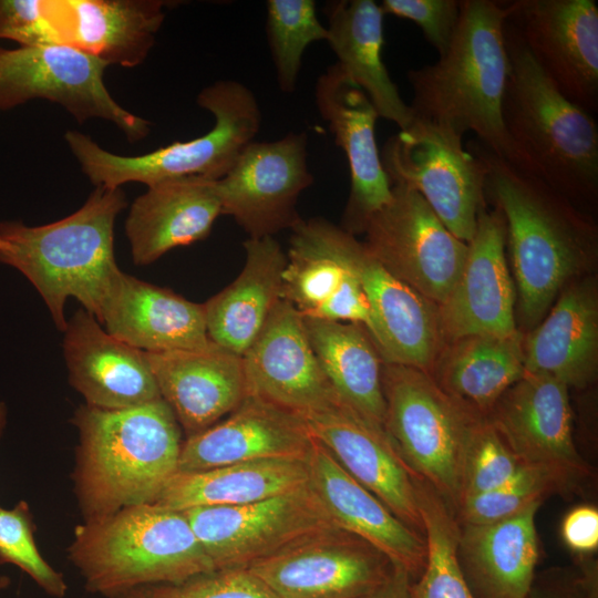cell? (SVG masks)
Listing matches in <instances>:
<instances>
[{
  "instance_id": "30",
  "label": "cell",
  "mask_w": 598,
  "mask_h": 598,
  "mask_svg": "<svg viewBox=\"0 0 598 598\" xmlns=\"http://www.w3.org/2000/svg\"><path fill=\"white\" fill-rule=\"evenodd\" d=\"M131 206L125 231L135 265L208 236L221 215L217 181L188 176L147 186Z\"/></svg>"
},
{
  "instance_id": "22",
  "label": "cell",
  "mask_w": 598,
  "mask_h": 598,
  "mask_svg": "<svg viewBox=\"0 0 598 598\" xmlns=\"http://www.w3.org/2000/svg\"><path fill=\"white\" fill-rule=\"evenodd\" d=\"M63 332L69 381L85 404L121 410L161 399L146 353L109 333L85 309L68 320Z\"/></svg>"
},
{
  "instance_id": "18",
  "label": "cell",
  "mask_w": 598,
  "mask_h": 598,
  "mask_svg": "<svg viewBox=\"0 0 598 598\" xmlns=\"http://www.w3.org/2000/svg\"><path fill=\"white\" fill-rule=\"evenodd\" d=\"M354 480L399 519L423 535L414 475L401 460L384 427L337 396L328 406L297 414Z\"/></svg>"
},
{
  "instance_id": "5",
  "label": "cell",
  "mask_w": 598,
  "mask_h": 598,
  "mask_svg": "<svg viewBox=\"0 0 598 598\" xmlns=\"http://www.w3.org/2000/svg\"><path fill=\"white\" fill-rule=\"evenodd\" d=\"M126 206L121 188L96 187L84 205L51 224L0 223V262L21 272L37 289L61 331L65 302L75 298L94 317L112 276L114 223Z\"/></svg>"
},
{
  "instance_id": "15",
  "label": "cell",
  "mask_w": 598,
  "mask_h": 598,
  "mask_svg": "<svg viewBox=\"0 0 598 598\" xmlns=\"http://www.w3.org/2000/svg\"><path fill=\"white\" fill-rule=\"evenodd\" d=\"M486 419L524 465L556 474L571 493L594 476L573 437V411L563 382L525 372Z\"/></svg>"
},
{
  "instance_id": "42",
  "label": "cell",
  "mask_w": 598,
  "mask_h": 598,
  "mask_svg": "<svg viewBox=\"0 0 598 598\" xmlns=\"http://www.w3.org/2000/svg\"><path fill=\"white\" fill-rule=\"evenodd\" d=\"M110 598H278L248 568L218 569L175 584H153Z\"/></svg>"
},
{
  "instance_id": "2",
  "label": "cell",
  "mask_w": 598,
  "mask_h": 598,
  "mask_svg": "<svg viewBox=\"0 0 598 598\" xmlns=\"http://www.w3.org/2000/svg\"><path fill=\"white\" fill-rule=\"evenodd\" d=\"M507 1L461 0L446 52L433 64L408 72L413 120L463 138L474 132L496 156L518 167L506 135L502 104L508 76L504 27Z\"/></svg>"
},
{
  "instance_id": "19",
  "label": "cell",
  "mask_w": 598,
  "mask_h": 598,
  "mask_svg": "<svg viewBox=\"0 0 598 598\" xmlns=\"http://www.w3.org/2000/svg\"><path fill=\"white\" fill-rule=\"evenodd\" d=\"M315 102L348 159L350 193L340 227L357 236L392 197L375 140L379 115L363 90L337 63L317 79Z\"/></svg>"
},
{
  "instance_id": "46",
  "label": "cell",
  "mask_w": 598,
  "mask_h": 598,
  "mask_svg": "<svg viewBox=\"0 0 598 598\" xmlns=\"http://www.w3.org/2000/svg\"><path fill=\"white\" fill-rule=\"evenodd\" d=\"M563 542L578 557L591 556L598 548V509L582 504L570 509L560 526Z\"/></svg>"
},
{
  "instance_id": "37",
  "label": "cell",
  "mask_w": 598,
  "mask_h": 598,
  "mask_svg": "<svg viewBox=\"0 0 598 598\" xmlns=\"http://www.w3.org/2000/svg\"><path fill=\"white\" fill-rule=\"evenodd\" d=\"M426 558L412 582L413 598H475L457 559L460 526L452 508L425 481L414 477Z\"/></svg>"
},
{
  "instance_id": "31",
  "label": "cell",
  "mask_w": 598,
  "mask_h": 598,
  "mask_svg": "<svg viewBox=\"0 0 598 598\" xmlns=\"http://www.w3.org/2000/svg\"><path fill=\"white\" fill-rule=\"evenodd\" d=\"M536 502L485 525L458 524L457 559L475 598H525L539 559Z\"/></svg>"
},
{
  "instance_id": "34",
  "label": "cell",
  "mask_w": 598,
  "mask_h": 598,
  "mask_svg": "<svg viewBox=\"0 0 598 598\" xmlns=\"http://www.w3.org/2000/svg\"><path fill=\"white\" fill-rule=\"evenodd\" d=\"M524 338L473 334L446 342L430 374L454 401L486 417L525 373Z\"/></svg>"
},
{
  "instance_id": "12",
  "label": "cell",
  "mask_w": 598,
  "mask_h": 598,
  "mask_svg": "<svg viewBox=\"0 0 598 598\" xmlns=\"http://www.w3.org/2000/svg\"><path fill=\"white\" fill-rule=\"evenodd\" d=\"M109 63L73 47L52 44L0 48V111L33 99L61 104L79 122H113L128 140L145 137L150 123L123 109L103 81Z\"/></svg>"
},
{
  "instance_id": "27",
  "label": "cell",
  "mask_w": 598,
  "mask_h": 598,
  "mask_svg": "<svg viewBox=\"0 0 598 598\" xmlns=\"http://www.w3.org/2000/svg\"><path fill=\"white\" fill-rule=\"evenodd\" d=\"M526 373L585 389L598 370V290L592 277L569 282L523 343Z\"/></svg>"
},
{
  "instance_id": "29",
  "label": "cell",
  "mask_w": 598,
  "mask_h": 598,
  "mask_svg": "<svg viewBox=\"0 0 598 598\" xmlns=\"http://www.w3.org/2000/svg\"><path fill=\"white\" fill-rule=\"evenodd\" d=\"M290 230L281 299L303 318L354 322L369 330L362 288L324 239L319 217L301 218Z\"/></svg>"
},
{
  "instance_id": "21",
  "label": "cell",
  "mask_w": 598,
  "mask_h": 598,
  "mask_svg": "<svg viewBox=\"0 0 598 598\" xmlns=\"http://www.w3.org/2000/svg\"><path fill=\"white\" fill-rule=\"evenodd\" d=\"M241 357L247 394L295 414L326 408L338 396L313 353L302 316L283 299Z\"/></svg>"
},
{
  "instance_id": "28",
  "label": "cell",
  "mask_w": 598,
  "mask_h": 598,
  "mask_svg": "<svg viewBox=\"0 0 598 598\" xmlns=\"http://www.w3.org/2000/svg\"><path fill=\"white\" fill-rule=\"evenodd\" d=\"M165 6L158 0H48L56 44L127 68L147 56Z\"/></svg>"
},
{
  "instance_id": "4",
  "label": "cell",
  "mask_w": 598,
  "mask_h": 598,
  "mask_svg": "<svg viewBox=\"0 0 598 598\" xmlns=\"http://www.w3.org/2000/svg\"><path fill=\"white\" fill-rule=\"evenodd\" d=\"M504 32L509 69L502 118L518 168L539 178L575 206L596 202L595 117L554 85L507 19Z\"/></svg>"
},
{
  "instance_id": "23",
  "label": "cell",
  "mask_w": 598,
  "mask_h": 598,
  "mask_svg": "<svg viewBox=\"0 0 598 598\" xmlns=\"http://www.w3.org/2000/svg\"><path fill=\"white\" fill-rule=\"evenodd\" d=\"M95 318L109 333L144 352L198 349L212 343L203 303L120 268L111 278Z\"/></svg>"
},
{
  "instance_id": "43",
  "label": "cell",
  "mask_w": 598,
  "mask_h": 598,
  "mask_svg": "<svg viewBox=\"0 0 598 598\" xmlns=\"http://www.w3.org/2000/svg\"><path fill=\"white\" fill-rule=\"evenodd\" d=\"M380 6L384 14L419 25L439 56L446 52L457 25L461 0H383Z\"/></svg>"
},
{
  "instance_id": "32",
  "label": "cell",
  "mask_w": 598,
  "mask_h": 598,
  "mask_svg": "<svg viewBox=\"0 0 598 598\" xmlns=\"http://www.w3.org/2000/svg\"><path fill=\"white\" fill-rule=\"evenodd\" d=\"M237 278L204 305L212 342L243 355L281 300L287 255L274 237L248 238Z\"/></svg>"
},
{
  "instance_id": "13",
  "label": "cell",
  "mask_w": 598,
  "mask_h": 598,
  "mask_svg": "<svg viewBox=\"0 0 598 598\" xmlns=\"http://www.w3.org/2000/svg\"><path fill=\"white\" fill-rule=\"evenodd\" d=\"M392 197L367 221L364 245L399 280L442 306L465 262L456 238L414 189L391 185Z\"/></svg>"
},
{
  "instance_id": "25",
  "label": "cell",
  "mask_w": 598,
  "mask_h": 598,
  "mask_svg": "<svg viewBox=\"0 0 598 598\" xmlns=\"http://www.w3.org/2000/svg\"><path fill=\"white\" fill-rule=\"evenodd\" d=\"M308 485L332 522L367 542L415 580L426 558L424 536L399 519L316 440L307 455Z\"/></svg>"
},
{
  "instance_id": "6",
  "label": "cell",
  "mask_w": 598,
  "mask_h": 598,
  "mask_svg": "<svg viewBox=\"0 0 598 598\" xmlns=\"http://www.w3.org/2000/svg\"><path fill=\"white\" fill-rule=\"evenodd\" d=\"M85 589L106 598L216 570L183 512L157 504L84 520L68 548Z\"/></svg>"
},
{
  "instance_id": "48",
  "label": "cell",
  "mask_w": 598,
  "mask_h": 598,
  "mask_svg": "<svg viewBox=\"0 0 598 598\" xmlns=\"http://www.w3.org/2000/svg\"><path fill=\"white\" fill-rule=\"evenodd\" d=\"M7 405L4 402L0 401V437L7 424Z\"/></svg>"
},
{
  "instance_id": "14",
  "label": "cell",
  "mask_w": 598,
  "mask_h": 598,
  "mask_svg": "<svg viewBox=\"0 0 598 598\" xmlns=\"http://www.w3.org/2000/svg\"><path fill=\"white\" fill-rule=\"evenodd\" d=\"M307 146L305 132L248 144L217 179L221 215L231 216L250 239L291 229L301 219L299 197L313 183Z\"/></svg>"
},
{
  "instance_id": "36",
  "label": "cell",
  "mask_w": 598,
  "mask_h": 598,
  "mask_svg": "<svg viewBox=\"0 0 598 598\" xmlns=\"http://www.w3.org/2000/svg\"><path fill=\"white\" fill-rule=\"evenodd\" d=\"M303 324L313 353L336 394L384 427V362L367 328L354 322L313 318H303Z\"/></svg>"
},
{
  "instance_id": "41",
  "label": "cell",
  "mask_w": 598,
  "mask_h": 598,
  "mask_svg": "<svg viewBox=\"0 0 598 598\" xmlns=\"http://www.w3.org/2000/svg\"><path fill=\"white\" fill-rule=\"evenodd\" d=\"M523 465L489 421L486 417H480L466 446L462 501L502 486Z\"/></svg>"
},
{
  "instance_id": "44",
  "label": "cell",
  "mask_w": 598,
  "mask_h": 598,
  "mask_svg": "<svg viewBox=\"0 0 598 598\" xmlns=\"http://www.w3.org/2000/svg\"><path fill=\"white\" fill-rule=\"evenodd\" d=\"M0 39L21 47L56 44L48 0H0Z\"/></svg>"
},
{
  "instance_id": "10",
  "label": "cell",
  "mask_w": 598,
  "mask_h": 598,
  "mask_svg": "<svg viewBox=\"0 0 598 598\" xmlns=\"http://www.w3.org/2000/svg\"><path fill=\"white\" fill-rule=\"evenodd\" d=\"M322 235L357 277L370 311V333L384 363L430 373L446 341L440 309L393 276L363 241L319 217Z\"/></svg>"
},
{
  "instance_id": "11",
  "label": "cell",
  "mask_w": 598,
  "mask_h": 598,
  "mask_svg": "<svg viewBox=\"0 0 598 598\" xmlns=\"http://www.w3.org/2000/svg\"><path fill=\"white\" fill-rule=\"evenodd\" d=\"M183 513L216 570L247 568L297 543L341 530L308 483L259 502Z\"/></svg>"
},
{
  "instance_id": "20",
  "label": "cell",
  "mask_w": 598,
  "mask_h": 598,
  "mask_svg": "<svg viewBox=\"0 0 598 598\" xmlns=\"http://www.w3.org/2000/svg\"><path fill=\"white\" fill-rule=\"evenodd\" d=\"M501 210H482L456 283L439 307L446 342L473 334L514 336L515 288Z\"/></svg>"
},
{
  "instance_id": "7",
  "label": "cell",
  "mask_w": 598,
  "mask_h": 598,
  "mask_svg": "<svg viewBox=\"0 0 598 598\" xmlns=\"http://www.w3.org/2000/svg\"><path fill=\"white\" fill-rule=\"evenodd\" d=\"M197 104L215 118L205 135L176 142L154 152L122 156L100 147L80 132L68 131L65 141L84 174L96 187L120 188L125 183L147 186L173 178H221L244 148L256 141L261 112L254 92L235 80H220L204 87Z\"/></svg>"
},
{
  "instance_id": "47",
  "label": "cell",
  "mask_w": 598,
  "mask_h": 598,
  "mask_svg": "<svg viewBox=\"0 0 598 598\" xmlns=\"http://www.w3.org/2000/svg\"><path fill=\"white\" fill-rule=\"evenodd\" d=\"M413 578L402 567H392L388 577L373 590L359 598H413Z\"/></svg>"
},
{
  "instance_id": "16",
  "label": "cell",
  "mask_w": 598,
  "mask_h": 598,
  "mask_svg": "<svg viewBox=\"0 0 598 598\" xmlns=\"http://www.w3.org/2000/svg\"><path fill=\"white\" fill-rule=\"evenodd\" d=\"M507 20L536 63L571 102L598 109V6L595 0L507 1Z\"/></svg>"
},
{
  "instance_id": "40",
  "label": "cell",
  "mask_w": 598,
  "mask_h": 598,
  "mask_svg": "<svg viewBox=\"0 0 598 598\" xmlns=\"http://www.w3.org/2000/svg\"><path fill=\"white\" fill-rule=\"evenodd\" d=\"M33 534L32 514L24 501L11 509L0 507V564L17 566L44 592L63 598L68 591L63 575L43 559Z\"/></svg>"
},
{
  "instance_id": "1",
  "label": "cell",
  "mask_w": 598,
  "mask_h": 598,
  "mask_svg": "<svg viewBox=\"0 0 598 598\" xmlns=\"http://www.w3.org/2000/svg\"><path fill=\"white\" fill-rule=\"evenodd\" d=\"M471 150L486 165L485 198L504 217L520 321L526 328H535L559 292L592 268L597 228L577 206L539 178L480 142Z\"/></svg>"
},
{
  "instance_id": "33",
  "label": "cell",
  "mask_w": 598,
  "mask_h": 598,
  "mask_svg": "<svg viewBox=\"0 0 598 598\" xmlns=\"http://www.w3.org/2000/svg\"><path fill=\"white\" fill-rule=\"evenodd\" d=\"M324 12L336 63L368 95L379 117L406 128L413 121L411 109L383 62L381 6L374 0H339L328 2Z\"/></svg>"
},
{
  "instance_id": "45",
  "label": "cell",
  "mask_w": 598,
  "mask_h": 598,
  "mask_svg": "<svg viewBox=\"0 0 598 598\" xmlns=\"http://www.w3.org/2000/svg\"><path fill=\"white\" fill-rule=\"evenodd\" d=\"M525 598H598V567L590 556L536 573Z\"/></svg>"
},
{
  "instance_id": "9",
  "label": "cell",
  "mask_w": 598,
  "mask_h": 598,
  "mask_svg": "<svg viewBox=\"0 0 598 598\" xmlns=\"http://www.w3.org/2000/svg\"><path fill=\"white\" fill-rule=\"evenodd\" d=\"M380 155L391 185L416 190L456 238L472 240L485 209L486 165L462 137L413 120L384 142Z\"/></svg>"
},
{
  "instance_id": "17",
  "label": "cell",
  "mask_w": 598,
  "mask_h": 598,
  "mask_svg": "<svg viewBox=\"0 0 598 598\" xmlns=\"http://www.w3.org/2000/svg\"><path fill=\"white\" fill-rule=\"evenodd\" d=\"M393 565L367 542L338 530L297 543L247 567L278 598H359Z\"/></svg>"
},
{
  "instance_id": "3",
  "label": "cell",
  "mask_w": 598,
  "mask_h": 598,
  "mask_svg": "<svg viewBox=\"0 0 598 598\" xmlns=\"http://www.w3.org/2000/svg\"><path fill=\"white\" fill-rule=\"evenodd\" d=\"M71 421L79 432L72 478L84 520L153 504L178 470L182 429L162 398L121 410L84 404Z\"/></svg>"
},
{
  "instance_id": "8",
  "label": "cell",
  "mask_w": 598,
  "mask_h": 598,
  "mask_svg": "<svg viewBox=\"0 0 598 598\" xmlns=\"http://www.w3.org/2000/svg\"><path fill=\"white\" fill-rule=\"evenodd\" d=\"M384 430L410 472L430 484L455 514L463 467L480 417L448 396L423 370L383 363Z\"/></svg>"
},
{
  "instance_id": "39",
  "label": "cell",
  "mask_w": 598,
  "mask_h": 598,
  "mask_svg": "<svg viewBox=\"0 0 598 598\" xmlns=\"http://www.w3.org/2000/svg\"><path fill=\"white\" fill-rule=\"evenodd\" d=\"M571 494L556 474L523 465L505 484L486 493L464 498L455 511L458 524L485 525L509 518L551 494Z\"/></svg>"
},
{
  "instance_id": "26",
  "label": "cell",
  "mask_w": 598,
  "mask_h": 598,
  "mask_svg": "<svg viewBox=\"0 0 598 598\" xmlns=\"http://www.w3.org/2000/svg\"><path fill=\"white\" fill-rule=\"evenodd\" d=\"M145 353L161 398L187 436L217 423L247 395L243 357L214 342Z\"/></svg>"
},
{
  "instance_id": "49",
  "label": "cell",
  "mask_w": 598,
  "mask_h": 598,
  "mask_svg": "<svg viewBox=\"0 0 598 598\" xmlns=\"http://www.w3.org/2000/svg\"><path fill=\"white\" fill-rule=\"evenodd\" d=\"M9 582L10 580L8 577L1 576L0 577V591L3 590L9 585Z\"/></svg>"
},
{
  "instance_id": "24",
  "label": "cell",
  "mask_w": 598,
  "mask_h": 598,
  "mask_svg": "<svg viewBox=\"0 0 598 598\" xmlns=\"http://www.w3.org/2000/svg\"><path fill=\"white\" fill-rule=\"evenodd\" d=\"M313 439L295 413L247 394L220 422L183 441L177 472L275 458H307Z\"/></svg>"
},
{
  "instance_id": "35",
  "label": "cell",
  "mask_w": 598,
  "mask_h": 598,
  "mask_svg": "<svg viewBox=\"0 0 598 598\" xmlns=\"http://www.w3.org/2000/svg\"><path fill=\"white\" fill-rule=\"evenodd\" d=\"M308 483L307 458H275L176 472L154 504L186 511L238 506L267 499Z\"/></svg>"
},
{
  "instance_id": "38",
  "label": "cell",
  "mask_w": 598,
  "mask_h": 598,
  "mask_svg": "<svg viewBox=\"0 0 598 598\" xmlns=\"http://www.w3.org/2000/svg\"><path fill=\"white\" fill-rule=\"evenodd\" d=\"M266 9V35L277 84L281 92L291 94L306 49L327 41V27L318 19L313 0H268Z\"/></svg>"
}]
</instances>
